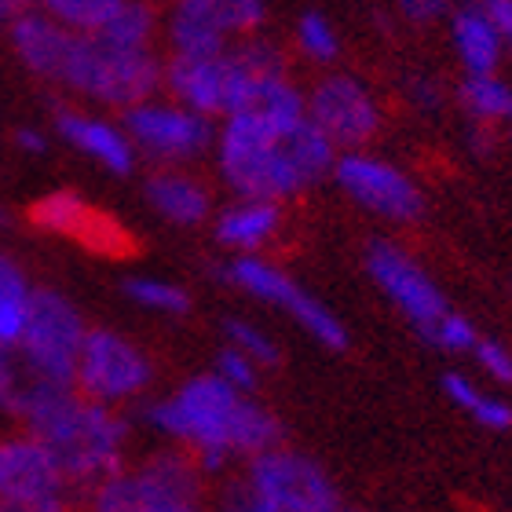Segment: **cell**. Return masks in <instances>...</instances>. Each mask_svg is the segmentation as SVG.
<instances>
[{"label": "cell", "mask_w": 512, "mask_h": 512, "mask_svg": "<svg viewBox=\"0 0 512 512\" xmlns=\"http://www.w3.org/2000/svg\"><path fill=\"white\" fill-rule=\"evenodd\" d=\"M165 41H169V55H176V59H205V55H220L235 44L227 41L216 26H209V22L198 19L194 11L180 8V4L165 19Z\"/></svg>", "instance_id": "cell-25"}, {"label": "cell", "mask_w": 512, "mask_h": 512, "mask_svg": "<svg viewBox=\"0 0 512 512\" xmlns=\"http://www.w3.org/2000/svg\"><path fill=\"white\" fill-rule=\"evenodd\" d=\"M33 8H41L44 15H52L55 22H63L66 30L99 33L114 19V11L121 8V0H33Z\"/></svg>", "instance_id": "cell-29"}, {"label": "cell", "mask_w": 512, "mask_h": 512, "mask_svg": "<svg viewBox=\"0 0 512 512\" xmlns=\"http://www.w3.org/2000/svg\"><path fill=\"white\" fill-rule=\"evenodd\" d=\"M55 136L63 139L66 147H74L77 154H85L88 161H96L99 169L110 176H132L139 161L136 143L128 139L125 125L88 110H59L55 114Z\"/></svg>", "instance_id": "cell-13"}, {"label": "cell", "mask_w": 512, "mask_h": 512, "mask_svg": "<svg viewBox=\"0 0 512 512\" xmlns=\"http://www.w3.org/2000/svg\"><path fill=\"white\" fill-rule=\"evenodd\" d=\"M213 158L216 176L235 198L286 205L330 176L337 147L315 128L308 110H238L216 125Z\"/></svg>", "instance_id": "cell-1"}, {"label": "cell", "mask_w": 512, "mask_h": 512, "mask_svg": "<svg viewBox=\"0 0 512 512\" xmlns=\"http://www.w3.org/2000/svg\"><path fill=\"white\" fill-rule=\"evenodd\" d=\"M33 282L11 256L0 253V348L19 344L33 304Z\"/></svg>", "instance_id": "cell-23"}, {"label": "cell", "mask_w": 512, "mask_h": 512, "mask_svg": "<svg viewBox=\"0 0 512 512\" xmlns=\"http://www.w3.org/2000/svg\"><path fill=\"white\" fill-rule=\"evenodd\" d=\"M0 224H4V209H0Z\"/></svg>", "instance_id": "cell-45"}, {"label": "cell", "mask_w": 512, "mask_h": 512, "mask_svg": "<svg viewBox=\"0 0 512 512\" xmlns=\"http://www.w3.org/2000/svg\"><path fill=\"white\" fill-rule=\"evenodd\" d=\"M19 8H33V0H19Z\"/></svg>", "instance_id": "cell-43"}, {"label": "cell", "mask_w": 512, "mask_h": 512, "mask_svg": "<svg viewBox=\"0 0 512 512\" xmlns=\"http://www.w3.org/2000/svg\"><path fill=\"white\" fill-rule=\"evenodd\" d=\"M99 37H107L125 48H154L158 37V15L147 0H121V8L114 11V19L99 30Z\"/></svg>", "instance_id": "cell-28"}, {"label": "cell", "mask_w": 512, "mask_h": 512, "mask_svg": "<svg viewBox=\"0 0 512 512\" xmlns=\"http://www.w3.org/2000/svg\"><path fill=\"white\" fill-rule=\"evenodd\" d=\"M85 491H88L85 512H143L150 505L136 465H132V469L121 465L118 472H110V476L96 480L92 487H85Z\"/></svg>", "instance_id": "cell-27"}, {"label": "cell", "mask_w": 512, "mask_h": 512, "mask_svg": "<svg viewBox=\"0 0 512 512\" xmlns=\"http://www.w3.org/2000/svg\"><path fill=\"white\" fill-rule=\"evenodd\" d=\"M121 125L136 143L139 158H150L154 165H191L213 154L216 143V121L183 107L172 96H150L121 110Z\"/></svg>", "instance_id": "cell-9"}, {"label": "cell", "mask_w": 512, "mask_h": 512, "mask_svg": "<svg viewBox=\"0 0 512 512\" xmlns=\"http://www.w3.org/2000/svg\"><path fill=\"white\" fill-rule=\"evenodd\" d=\"M52 487H66V480L41 439L33 432L0 436V498L52 491Z\"/></svg>", "instance_id": "cell-17"}, {"label": "cell", "mask_w": 512, "mask_h": 512, "mask_svg": "<svg viewBox=\"0 0 512 512\" xmlns=\"http://www.w3.org/2000/svg\"><path fill=\"white\" fill-rule=\"evenodd\" d=\"M363 264H366V275L374 278V286L384 293V300L414 326V333L421 341H428L436 333L439 322L454 311L447 293L421 267V260L406 246L392 242V238H374L366 246Z\"/></svg>", "instance_id": "cell-10"}, {"label": "cell", "mask_w": 512, "mask_h": 512, "mask_svg": "<svg viewBox=\"0 0 512 512\" xmlns=\"http://www.w3.org/2000/svg\"><path fill=\"white\" fill-rule=\"evenodd\" d=\"M224 282L235 286L238 293H246L249 300H260L267 308H278L297 330L308 333L311 341L322 344L326 352H344L348 348V326L341 322V315L326 300L308 293L297 278L289 275L286 267L267 260L264 253L231 256L224 267Z\"/></svg>", "instance_id": "cell-5"}, {"label": "cell", "mask_w": 512, "mask_h": 512, "mask_svg": "<svg viewBox=\"0 0 512 512\" xmlns=\"http://www.w3.org/2000/svg\"><path fill=\"white\" fill-rule=\"evenodd\" d=\"M176 4L216 26L227 41L253 37L267 19V0H176Z\"/></svg>", "instance_id": "cell-24"}, {"label": "cell", "mask_w": 512, "mask_h": 512, "mask_svg": "<svg viewBox=\"0 0 512 512\" xmlns=\"http://www.w3.org/2000/svg\"><path fill=\"white\" fill-rule=\"evenodd\" d=\"M165 63L154 48H125L99 33H74L55 85L110 110H128L161 92Z\"/></svg>", "instance_id": "cell-4"}, {"label": "cell", "mask_w": 512, "mask_h": 512, "mask_svg": "<svg viewBox=\"0 0 512 512\" xmlns=\"http://www.w3.org/2000/svg\"><path fill=\"white\" fill-rule=\"evenodd\" d=\"M293 41H297V52L315 66H330V63H337V55H341V37L333 30V22L315 8L304 11L297 19Z\"/></svg>", "instance_id": "cell-30"}, {"label": "cell", "mask_w": 512, "mask_h": 512, "mask_svg": "<svg viewBox=\"0 0 512 512\" xmlns=\"http://www.w3.org/2000/svg\"><path fill=\"white\" fill-rule=\"evenodd\" d=\"M454 99L472 125L502 128L512 118V85L498 74H465Z\"/></svg>", "instance_id": "cell-22"}, {"label": "cell", "mask_w": 512, "mask_h": 512, "mask_svg": "<svg viewBox=\"0 0 512 512\" xmlns=\"http://www.w3.org/2000/svg\"><path fill=\"white\" fill-rule=\"evenodd\" d=\"M150 381H154V363L128 333L107 330V326L88 330L74 370L77 392L121 410V406L143 399Z\"/></svg>", "instance_id": "cell-11"}, {"label": "cell", "mask_w": 512, "mask_h": 512, "mask_svg": "<svg viewBox=\"0 0 512 512\" xmlns=\"http://www.w3.org/2000/svg\"><path fill=\"white\" fill-rule=\"evenodd\" d=\"M143 198H147L150 213L180 231L205 227L216 213L213 187L202 176L187 172V165H158L143 180Z\"/></svg>", "instance_id": "cell-14"}, {"label": "cell", "mask_w": 512, "mask_h": 512, "mask_svg": "<svg viewBox=\"0 0 512 512\" xmlns=\"http://www.w3.org/2000/svg\"><path fill=\"white\" fill-rule=\"evenodd\" d=\"M260 512H337L341 494L319 461L282 443L246 461L242 494Z\"/></svg>", "instance_id": "cell-6"}, {"label": "cell", "mask_w": 512, "mask_h": 512, "mask_svg": "<svg viewBox=\"0 0 512 512\" xmlns=\"http://www.w3.org/2000/svg\"><path fill=\"white\" fill-rule=\"evenodd\" d=\"M330 180L337 191L363 209L366 216H377L384 224H414L425 216V191L421 183L395 165L392 158H381L370 147L363 150H341L333 161Z\"/></svg>", "instance_id": "cell-7"}, {"label": "cell", "mask_w": 512, "mask_h": 512, "mask_svg": "<svg viewBox=\"0 0 512 512\" xmlns=\"http://www.w3.org/2000/svg\"><path fill=\"white\" fill-rule=\"evenodd\" d=\"M22 425L48 447L66 487H92L125 465L128 421L118 406L96 403L77 388L48 395Z\"/></svg>", "instance_id": "cell-3"}, {"label": "cell", "mask_w": 512, "mask_h": 512, "mask_svg": "<svg viewBox=\"0 0 512 512\" xmlns=\"http://www.w3.org/2000/svg\"><path fill=\"white\" fill-rule=\"evenodd\" d=\"M88 337V322L74 300L52 286L33 289L30 319L19 344H11L26 363L55 388H74V370L81 344Z\"/></svg>", "instance_id": "cell-8"}, {"label": "cell", "mask_w": 512, "mask_h": 512, "mask_svg": "<svg viewBox=\"0 0 512 512\" xmlns=\"http://www.w3.org/2000/svg\"><path fill=\"white\" fill-rule=\"evenodd\" d=\"M450 0H395V11L399 19L410 22V26H436L450 15Z\"/></svg>", "instance_id": "cell-35"}, {"label": "cell", "mask_w": 512, "mask_h": 512, "mask_svg": "<svg viewBox=\"0 0 512 512\" xmlns=\"http://www.w3.org/2000/svg\"><path fill=\"white\" fill-rule=\"evenodd\" d=\"M406 96H410V103H414L421 114H432V110L443 107V92H439V85L428 81V77H414L410 88H406Z\"/></svg>", "instance_id": "cell-36"}, {"label": "cell", "mask_w": 512, "mask_h": 512, "mask_svg": "<svg viewBox=\"0 0 512 512\" xmlns=\"http://www.w3.org/2000/svg\"><path fill=\"white\" fill-rule=\"evenodd\" d=\"M33 224L48 231V235H63L74 238V242H96L99 235H107L103 216L74 191L44 194L41 202L33 205Z\"/></svg>", "instance_id": "cell-19"}, {"label": "cell", "mask_w": 512, "mask_h": 512, "mask_svg": "<svg viewBox=\"0 0 512 512\" xmlns=\"http://www.w3.org/2000/svg\"><path fill=\"white\" fill-rule=\"evenodd\" d=\"M213 374H220L227 384H235V388H242V392H256V384H260V374H264V370H260L246 352H238V348L224 344L213 359Z\"/></svg>", "instance_id": "cell-33"}, {"label": "cell", "mask_w": 512, "mask_h": 512, "mask_svg": "<svg viewBox=\"0 0 512 512\" xmlns=\"http://www.w3.org/2000/svg\"><path fill=\"white\" fill-rule=\"evenodd\" d=\"M209 224H213V238L220 249H227L231 256H256L267 253L282 238L286 209H282V202L231 194V202L220 205Z\"/></svg>", "instance_id": "cell-15"}, {"label": "cell", "mask_w": 512, "mask_h": 512, "mask_svg": "<svg viewBox=\"0 0 512 512\" xmlns=\"http://www.w3.org/2000/svg\"><path fill=\"white\" fill-rule=\"evenodd\" d=\"M472 363L480 370L483 377L498 388H509L512 384V348L502 341H494V337H480L476 348H472Z\"/></svg>", "instance_id": "cell-32"}, {"label": "cell", "mask_w": 512, "mask_h": 512, "mask_svg": "<svg viewBox=\"0 0 512 512\" xmlns=\"http://www.w3.org/2000/svg\"><path fill=\"white\" fill-rule=\"evenodd\" d=\"M121 293H125L136 308L158 315V319H187L191 315V293L187 286L172 282V278L161 275H128L121 282Z\"/></svg>", "instance_id": "cell-26"}, {"label": "cell", "mask_w": 512, "mask_h": 512, "mask_svg": "<svg viewBox=\"0 0 512 512\" xmlns=\"http://www.w3.org/2000/svg\"><path fill=\"white\" fill-rule=\"evenodd\" d=\"M8 37H11L15 55H19V63L26 66L33 77L55 85L74 30H66L63 22H55L52 15H44L41 8H22L19 15L8 22Z\"/></svg>", "instance_id": "cell-16"}, {"label": "cell", "mask_w": 512, "mask_h": 512, "mask_svg": "<svg viewBox=\"0 0 512 512\" xmlns=\"http://www.w3.org/2000/svg\"><path fill=\"white\" fill-rule=\"evenodd\" d=\"M143 512H202L198 498H172V502H154Z\"/></svg>", "instance_id": "cell-39"}, {"label": "cell", "mask_w": 512, "mask_h": 512, "mask_svg": "<svg viewBox=\"0 0 512 512\" xmlns=\"http://www.w3.org/2000/svg\"><path fill=\"white\" fill-rule=\"evenodd\" d=\"M55 392H63V388L44 381L15 348H0V410L4 414L26 421Z\"/></svg>", "instance_id": "cell-21"}, {"label": "cell", "mask_w": 512, "mask_h": 512, "mask_svg": "<svg viewBox=\"0 0 512 512\" xmlns=\"http://www.w3.org/2000/svg\"><path fill=\"white\" fill-rule=\"evenodd\" d=\"M443 395H447L450 406H458L461 414L472 417L487 432H509L512 428V403L502 392L480 384L476 377L450 370V374H443Z\"/></svg>", "instance_id": "cell-20"}, {"label": "cell", "mask_w": 512, "mask_h": 512, "mask_svg": "<svg viewBox=\"0 0 512 512\" xmlns=\"http://www.w3.org/2000/svg\"><path fill=\"white\" fill-rule=\"evenodd\" d=\"M224 344H231V348H238V352H246L260 370H271V366H278V359H282L278 341L253 319H227Z\"/></svg>", "instance_id": "cell-31"}, {"label": "cell", "mask_w": 512, "mask_h": 512, "mask_svg": "<svg viewBox=\"0 0 512 512\" xmlns=\"http://www.w3.org/2000/svg\"><path fill=\"white\" fill-rule=\"evenodd\" d=\"M70 487H52V491L15 494L0 498V512H70Z\"/></svg>", "instance_id": "cell-34"}, {"label": "cell", "mask_w": 512, "mask_h": 512, "mask_svg": "<svg viewBox=\"0 0 512 512\" xmlns=\"http://www.w3.org/2000/svg\"><path fill=\"white\" fill-rule=\"evenodd\" d=\"M304 110L322 136L341 150L370 147L384 128V107L374 88L355 74H326L304 92Z\"/></svg>", "instance_id": "cell-12"}, {"label": "cell", "mask_w": 512, "mask_h": 512, "mask_svg": "<svg viewBox=\"0 0 512 512\" xmlns=\"http://www.w3.org/2000/svg\"><path fill=\"white\" fill-rule=\"evenodd\" d=\"M224 512H260V509H256V505H249L246 498H235V505H231V509H224Z\"/></svg>", "instance_id": "cell-41"}, {"label": "cell", "mask_w": 512, "mask_h": 512, "mask_svg": "<svg viewBox=\"0 0 512 512\" xmlns=\"http://www.w3.org/2000/svg\"><path fill=\"white\" fill-rule=\"evenodd\" d=\"M502 132H505V139H509V143H512V118H509V121H505V125H502Z\"/></svg>", "instance_id": "cell-42"}, {"label": "cell", "mask_w": 512, "mask_h": 512, "mask_svg": "<svg viewBox=\"0 0 512 512\" xmlns=\"http://www.w3.org/2000/svg\"><path fill=\"white\" fill-rule=\"evenodd\" d=\"M450 48L458 55L465 74H498L505 59V44L494 30L491 15L480 8V0H461L447 15Z\"/></svg>", "instance_id": "cell-18"}, {"label": "cell", "mask_w": 512, "mask_h": 512, "mask_svg": "<svg viewBox=\"0 0 512 512\" xmlns=\"http://www.w3.org/2000/svg\"><path fill=\"white\" fill-rule=\"evenodd\" d=\"M143 421L169 447L187 450L202 472H224L278 443V421L256 392H242L220 374H194L147 406Z\"/></svg>", "instance_id": "cell-2"}, {"label": "cell", "mask_w": 512, "mask_h": 512, "mask_svg": "<svg viewBox=\"0 0 512 512\" xmlns=\"http://www.w3.org/2000/svg\"><path fill=\"white\" fill-rule=\"evenodd\" d=\"M337 512H363V509H344V505H341V509H337Z\"/></svg>", "instance_id": "cell-44"}, {"label": "cell", "mask_w": 512, "mask_h": 512, "mask_svg": "<svg viewBox=\"0 0 512 512\" xmlns=\"http://www.w3.org/2000/svg\"><path fill=\"white\" fill-rule=\"evenodd\" d=\"M480 8L491 15L494 30L505 44V55H512V0H480Z\"/></svg>", "instance_id": "cell-37"}, {"label": "cell", "mask_w": 512, "mask_h": 512, "mask_svg": "<svg viewBox=\"0 0 512 512\" xmlns=\"http://www.w3.org/2000/svg\"><path fill=\"white\" fill-rule=\"evenodd\" d=\"M15 147H19L22 154H30V158H41V154H48V136H44L41 128L22 125L19 132H15Z\"/></svg>", "instance_id": "cell-38"}, {"label": "cell", "mask_w": 512, "mask_h": 512, "mask_svg": "<svg viewBox=\"0 0 512 512\" xmlns=\"http://www.w3.org/2000/svg\"><path fill=\"white\" fill-rule=\"evenodd\" d=\"M19 0H0V19H15V15H19Z\"/></svg>", "instance_id": "cell-40"}]
</instances>
